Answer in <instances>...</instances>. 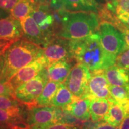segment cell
I'll return each instance as SVG.
<instances>
[{"label": "cell", "instance_id": "obj_16", "mask_svg": "<svg viewBox=\"0 0 129 129\" xmlns=\"http://www.w3.org/2000/svg\"><path fill=\"white\" fill-rule=\"evenodd\" d=\"M70 60H59L47 67L49 80L62 83L64 82L71 69Z\"/></svg>", "mask_w": 129, "mask_h": 129}, {"label": "cell", "instance_id": "obj_26", "mask_svg": "<svg viewBox=\"0 0 129 129\" xmlns=\"http://www.w3.org/2000/svg\"><path fill=\"white\" fill-rule=\"evenodd\" d=\"M115 63L118 67L129 71V47L127 46L117 56Z\"/></svg>", "mask_w": 129, "mask_h": 129}, {"label": "cell", "instance_id": "obj_30", "mask_svg": "<svg viewBox=\"0 0 129 129\" xmlns=\"http://www.w3.org/2000/svg\"><path fill=\"white\" fill-rule=\"evenodd\" d=\"M19 1V0H0V7L10 13Z\"/></svg>", "mask_w": 129, "mask_h": 129}, {"label": "cell", "instance_id": "obj_5", "mask_svg": "<svg viewBox=\"0 0 129 129\" xmlns=\"http://www.w3.org/2000/svg\"><path fill=\"white\" fill-rule=\"evenodd\" d=\"M97 32L102 46L106 52L117 56L126 47L122 33L108 22H101Z\"/></svg>", "mask_w": 129, "mask_h": 129}, {"label": "cell", "instance_id": "obj_31", "mask_svg": "<svg viewBox=\"0 0 129 129\" xmlns=\"http://www.w3.org/2000/svg\"><path fill=\"white\" fill-rule=\"evenodd\" d=\"M16 40H10L0 38V56L4 55L8 48Z\"/></svg>", "mask_w": 129, "mask_h": 129}, {"label": "cell", "instance_id": "obj_38", "mask_svg": "<svg viewBox=\"0 0 129 129\" xmlns=\"http://www.w3.org/2000/svg\"><path fill=\"white\" fill-rule=\"evenodd\" d=\"M4 67V55L0 56V77L3 73V69Z\"/></svg>", "mask_w": 129, "mask_h": 129}, {"label": "cell", "instance_id": "obj_3", "mask_svg": "<svg viewBox=\"0 0 129 129\" xmlns=\"http://www.w3.org/2000/svg\"><path fill=\"white\" fill-rule=\"evenodd\" d=\"M99 25L98 17L94 12L68 11L56 37L70 40H80L96 32Z\"/></svg>", "mask_w": 129, "mask_h": 129}, {"label": "cell", "instance_id": "obj_21", "mask_svg": "<svg viewBox=\"0 0 129 129\" xmlns=\"http://www.w3.org/2000/svg\"><path fill=\"white\" fill-rule=\"evenodd\" d=\"M110 102L108 112L104 118V121L115 127H118L126 117L125 113L118 103L112 98L108 99Z\"/></svg>", "mask_w": 129, "mask_h": 129}, {"label": "cell", "instance_id": "obj_2", "mask_svg": "<svg viewBox=\"0 0 129 129\" xmlns=\"http://www.w3.org/2000/svg\"><path fill=\"white\" fill-rule=\"evenodd\" d=\"M43 53V48L27 39L16 40L5 52L4 67L0 81L9 82L18 71Z\"/></svg>", "mask_w": 129, "mask_h": 129}, {"label": "cell", "instance_id": "obj_7", "mask_svg": "<svg viewBox=\"0 0 129 129\" xmlns=\"http://www.w3.org/2000/svg\"><path fill=\"white\" fill-rule=\"evenodd\" d=\"M43 55L48 66L59 60H70L73 58L71 40L54 37L43 47Z\"/></svg>", "mask_w": 129, "mask_h": 129}, {"label": "cell", "instance_id": "obj_12", "mask_svg": "<svg viewBox=\"0 0 129 129\" xmlns=\"http://www.w3.org/2000/svg\"><path fill=\"white\" fill-rule=\"evenodd\" d=\"M23 36L41 47H44L48 41L42 30L30 16H28L20 20Z\"/></svg>", "mask_w": 129, "mask_h": 129}, {"label": "cell", "instance_id": "obj_1", "mask_svg": "<svg viewBox=\"0 0 129 129\" xmlns=\"http://www.w3.org/2000/svg\"><path fill=\"white\" fill-rule=\"evenodd\" d=\"M73 58L94 72L114 65L117 56L106 52L102 46L97 31L80 40H71Z\"/></svg>", "mask_w": 129, "mask_h": 129}, {"label": "cell", "instance_id": "obj_24", "mask_svg": "<svg viewBox=\"0 0 129 129\" xmlns=\"http://www.w3.org/2000/svg\"><path fill=\"white\" fill-rule=\"evenodd\" d=\"M111 96L117 102L120 104L129 99V85L127 86H109Z\"/></svg>", "mask_w": 129, "mask_h": 129}, {"label": "cell", "instance_id": "obj_17", "mask_svg": "<svg viewBox=\"0 0 129 129\" xmlns=\"http://www.w3.org/2000/svg\"><path fill=\"white\" fill-rule=\"evenodd\" d=\"M105 75L109 84L117 86L129 85V71L113 65L105 70Z\"/></svg>", "mask_w": 129, "mask_h": 129}, {"label": "cell", "instance_id": "obj_9", "mask_svg": "<svg viewBox=\"0 0 129 129\" xmlns=\"http://www.w3.org/2000/svg\"><path fill=\"white\" fill-rule=\"evenodd\" d=\"M47 62L44 56L42 54L33 62L18 71L10 80L9 81L10 84L15 91L16 88L20 85L33 79L43 69L47 68Z\"/></svg>", "mask_w": 129, "mask_h": 129}, {"label": "cell", "instance_id": "obj_35", "mask_svg": "<svg viewBox=\"0 0 129 129\" xmlns=\"http://www.w3.org/2000/svg\"><path fill=\"white\" fill-rule=\"evenodd\" d=\"M37 5H50L51 0H31Z\"/></svg>", "mask_w": 129, "mask_h": 129}, {"label": "cell", "instance_id": "obj_10", "mask_svg": "<svg viewBox=\"0 0 129 129\" xmlns=\"http://www.w3.org/2000/svg\"><path fill=\"white\" fill-rule=\"evenodd\" d=\"M30 16L49 41L56 36L54 20L50 5H37Z\"/></svg>", "mask_w": 129, "mask_h": 129}, {"label": "cell", "instance_id": "obj_25", "mask_svg": "<svg viewBox=\"0 0 129 129\" xmlns=\"http://www.w3.org/2000/svg\"><path fill=\"white\" fill-rule=\"evenodd\" d=\"M20 103L15 97L0 96V109L20 111Z\"/></svg>", "mask_w": 129, "mask_h": 129}, {"label": "cell", "instance_id": "obj_36", "mask_svg": "<svg viewBox=\"0 0 129 129\" xmlns=\"http://www.w3.org/2000/svg\"><path fill=\"white\" fill-rule=\"evenodd\" d=\"M122 34H123L126 46L129 47V29H126L125 30H124L122 32Z\"/></svg>", "mask_w": 129, "mask_h": 129}, {"label": "cell", "instance_id": "obj_39", "mask_svg": "<svg viewBox=\"0 0 129 129\" xmlns=\"http://www.w3.org/2000/svg\"><path fill=\"white\" fill-rule=\"evenodd\" d=\"M0 129H9V128H6V127H5L4 125H1V124H0Z\"/></svg>", "mask_w": 129, "mask_h": 129}, {"label": "cell", "instance_id": "obj_34", "mask_svg": "<svg viewBox=\"0 0 129 129\" xmlns=\"http://www.w3.org/2000/svg\"><path fill=\"white\" fill-rule=\"evenodd\" d=\"M118 129H129V116H127L124 119L118 126Z\"/></svg>", "mask_w": 129, "mask_h": 129}, {"label": "cell", "instance_id": "obj_18", "mask_svg": "<svg viewBox=\"0 0 129 129\" xmlns=\"http://www.w3.org/2000/svg\"><path fill=\"white\" fill-rule=\"evenodd\" d=\"M89 112L93 121H99L104 119L108 112L110 102L107 99L96 97L90 98Z\"/></svg>", "mask_w": 129, "mask_h": 129}, {"label": "cell", "instance_id": "obj_8", "mask_svg": "<svg viewBox=\"0 0 129 129\" xmlns=\"http://www.w3.org/2000/svg\"><path fill=\"white\" fill-rule=\"evenodd\" d=\"M27 122L31 128L45 127L59 122L55 106H37L30 109Z\"/></svg>", "mask_w": 129, "mask_h": 129}, {"label": "cell", "instance_id": "obj_28", "mask_svg": "<svg viewBox=\"0 0 129 129\" xmlns=\"http://www.w3.org/2000/svg\"><path fill=\"white\" fill-rule=\"evenodd\" d=\"M0 96H10L15 97L14 90L12 88L9 82L0 81Z\"/></svg>", "mask_w": 129, "mask_h": 129}, {"label": "cell", "instance_id": "obj_27", "mask_svg": "<svg viewBox=\"0 0 129 129\" xmlns=\"http://www.w3.org/2000/svg\"><path fill=\"white\" fill-rule=\"evenodd\" d=\"M115 10L117 16L129 14V0H118L116 1Z\"/></svg>", "mask_w": 129, "mask_h": 129}, {"label": "cell", "instance_id": "obj_23", "mask_svg": "<svg viewBox=\"0 0 129 129\" xmlns=\"http://www.w3.org/2000/svg\"><path fill=\"white\" fill-rule=\"evenodd\" d=\"M77 98H78L75 97L69 91L64 84H60V87L51 102V106L59 108L64 107Z\"/></svg>", "mask_w": 129, "mask_h": 129}, {"label": "cell", "instance_id": "obj_13", "mask_svg": "<svg viewBox=\"0 0 129 129\" xmlns=\"http://www.w3.org/2000/svg\"><path fill=\"white\" fill-rule=\"evenodd\" d=\"M23 36L20 21L10 15L0 20V38L17 40Z\"/></svg>", "mask_w": 129, "mask_h": 129}, {"label": "cell", "instance_id": "obj_11", "mask_svg": "<svg viewBox=\"0 0 129 129\" xmlns=\"http://www.w3.org/2000/svg\"><path fill=\"white\" fill-rule=\"evenodd\" d=\"M109 82L105 75V71L94 72L88 82V98L96 97L108 99L112 98L109 91Z\"/></svg>", "mask_w": 129, "mask_h": 129}, {"label": "cell", "instance_id": "obj_29", "mask_svg": "<svg viewBox=\"0 0 129 129\" xmlns=\"http://www.w3.org/2000/svg\"><path fill=\"white\" fill-rule=\"evenodd\" d=\"M31 129H79V128L76 125L57 122L45 127H37V128H31Z\"/></svg>", "mask_w": 129, "mask_h": 129}, {"label": "cell", "instance_id": "obj_40", "mask_svg": "<svg viewBox=\"0 0 129 129\" xmlns=\"http://www.w3.org/2000/svg\"><path fill=\"white\" fill-rule=\"evenodd\" d=\"M118 1V0H115V1Z\"/></svg>", "mask_w": 129, "mask_h": 129}, {"label": "cell", "instance_id": "obj_15", "mask_svg": "<svg viewBox=\"0 0 129 129\" xmlns=\"http://www.w3.org/2000/svg\"><path fill=\"white\" fill-rule=\"evenodd\" d=\"M90 102V99L88 98L83 99L77 98L62 108L78 120L88 121L91 117L89 112Z\"/></svg>", "mask_w": 129, "mask_h": 129}, {"label": "cell", "instance_id": "obj_33", "mask_svg": "<svg viewBox=\"0 0 129 129\" xmlns=\"http://www.w3.org/2000/svg\"><path fill=\"white\" fill-rule=\"evenodd\" d=\"M117 16V19L127 29H129V14H122Z\"/></svg>", "mask_w": 129, "mask_h": 129}, {"label": "cell", "instance_id": "obj_14", "mask_svg": "<svg viewBox=\"0 0 129 129\" xmlns=\"http://www.w3.org/2000/svg\"><path fill=\"white\" fill-rule=\"evenodd\" d=\"M0 124L9 129H29L25 122L20 111L5 110L0 109Z\"/></svg>", "mask_w": 129, "mask_h": 129}, {"label": "cell", "instance_id": "obj_20", "mask_svg": "<svg viewBox=\"0 0 129 129\" xmlns=\"http://www.w3.org/2000/svg\"><path fill=\"white\" fill-rule=\"evenodd\" d=\"M60 85V83L59 82L51 80L48 81L43 91L35 100L32 108L37 106H51L53 98L57 93Z\"/></svg>", "mask_w": 129, "mask_h": 129}, {"label": "cell", "instance_id": "obj_22", "mask_svg": "<svg viewBox=\"0 0 129 129\" xmlns=\"http://www.w3.org/2000/svg\"><path fill=\"white\" fill-rule=\"evenodd\" d=\"M37 5L31 0H19L15 6L11 10L10 15L19 21L30 16Z\"/></svg>", "mask_w": 129, "mask_h": 129}, {"label": "cell", "instance_id": "obj_37", "mask_svg": "<svg viewBox=\"0 0 129 129\" xmlns=\"http://www.w3.org/2000/svg\"><path fill=\"white\" fill-rule=\"evenodd\" d=\"M9 13H10L9 12L4 10H3V9H1V8L0 7V20L9 16L10 15H9Z\"/></svg>", "mask_w": 129, "mask_h": 129}, {"label": "cell", "instance_id": "obj_4", "mask_svg": "<svg viewBox=\"0 0 129 129\" xmlns=\"http://www.w3.org/2000/svg\"><path fill=\"white\" fill-rule=\"evenodd\" d=\"M49 80L47 68H46L33 79L16 88L14 91L15 98L29 109L32 108L35 100L41 94Z\"/></svg>", "mask_w": 129, "mask_h": 129}, {"label": "cell", "instance_id": "obj_32", "mask_svg": "<svg viewBox=\"0 0 129 129\" xmlns=\"http://www.w3.org/2000/svg\"><path fill=\"white\" fill-rule=\"evenodd\" d=\"M90 129H118V127L114 126L104 120V121L97 122L96 124Z\"/></svg>", "mask_w": 129, "mask_h": 129}, {"label": "cell", "instance_id": "obj_19", "mask_svg": "<svg viewBox=\"0 0 129 129\" xmlns=\"http://www.w3.org/2000/svg\"><path fill=\"white\" fill-rule=\"evenodd\" d=\"M69 12L97 13L98 4L95 0H58Z\"/></svg>", "mask_w": 129, "mask_h": 129}, {"label": "cell", "instance_id": "obj_6", "mask_svg": "<svg viewBox=\"0 0 129 129\" xmlns=\"http://www.w3.org/2000/svg\"><path fill=\"white\" fill-rule=\"evenodd\" d=\"M90 70L81 63L75 64L71 69L64 85L74 96L80 99L88 98V85L91 78Z\"/></svg>", "mask_w": 129, "mask_h": 129}]
</instances>
